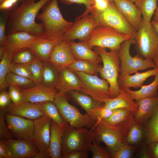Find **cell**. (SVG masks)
<instances>
[{"label": "cell", "instance_id": "1", "mask_svg": "<svg viewBox=\"0 0 158 158\" xmlns=\"http://www.w3.org/2000/svg\"><path fill=\"white\" fill-rule=\"evenodd\" d=\"M50 0H22L20 5L10 14L8 22L9 34L24 31L43 38L42 23H36L35 18L40 10Z\"/></svg>", "mask_w": 158, "mask_h": 158}, {"label": "cell", "instance_id": "2", "mask_svg": "<svg viewBox=\"0 0 158 158\" xmlns=\"http://www.w3.org/2000/svg\"><path fill=\"white\" fill-rule=\"evenodd\" d=\"M42 9V12L38 13L36 18L42 23L43 38L58 41L62 40L73 23L64 19L59 6L58 0H50Z\"/></svg>", "mask_w": 158, "mask_h": 158}, {"label": "cell", "instance_id": "3", "mask_svg": "<svg viewBox=\"0 0 158 158\" xmlns=\"http://www.w3.org/2000/svg\"><path fill=\"white\" fill-rule=\"evenodd\" d=\"M94 50L100 56L102 66L100 65L99 73L108 82L110 91L114 98L120 94L121 89L118 80L120 75L121 62L118 50L107 51L104 48L95 47Z\"/></svg>", "mask_w": 158, "mask_h": 158}, {"label": "cell", "instance_id": "4", "mask_svg": "<svg viewBox=\"0 0 158 158\" xmlns=\"http://www.w3.org/2000/svg\"><path fill=\"white\" fill-rule=\"evenodd\" d=\"M62 158L72 152L90 150L95 140L93 131L86 127L77 128L69 124L63 129Z\"/></svg>", "mask_w": 158, "mask_h": 158}, {"label": "cell", "instance_id": "5", "mask_svg": "<svg viewBox=\"0 0 158 158\" xmlns=\"http://www.w3.org/2000/svg\"><path fill=\"white\" fill-rule=\"evenodd\" d=\"M135 43L133 38L126 40L121 43L118 50L121 62L120 75H131L140 70L156 68L152 59L144 58L137 54L134 57L131 56L130 47Z\"/></svg>", "mask_w": 158, "mask_h": 158}, {"label": "cell", "instance_id": "6", "mask_svg": "<svg viewBox=\"0 0 158 158\" xmlns=\"http://www.w3.org/2000/svg\"><path fill=\"white\" fill-rule=\"evenodd\" d=\"M53 102L63 119L72 126L77 128L86 127L92 130L96 122L87 113L81 114L70 104L66 94L57 92Z\"/></svg>", "mask_w": 158, "mask_h": 158}, {"label": "cell", "instance_id": "7", "mask_svg": "<svg viewBox=\"0 0 158 158\" xmlns=\"http://www.w3.org/2000/svg\"><path fill=\"white\" fill-rule=\"evenodd\" d=\"M132 38L110 27L98 26L92 32L88 39L84 42L91 48L98 47L118 50L121 43Z\"/></svg>", "mask_w": 158, "mask_h": 158}, {"label": "cell", "instance_id": "8", "mask_svg": "<svg viewBox=\"0 0 158 158\" xmlns=\"http://www.w3.org/2000/svg\"><path fill=\"white\" fill-rule=\"evenodd\" d=\"M137 54L153 59L158 49V35L151 22L143 18L134 38Z\"/></svg>", "mask_w": 158, "mask_h": 158}, {"label": "cell", "instance_id": "9", "mask_svg": "<svg viewBox=\"0 0 158 158\" xmlns=\"http://www.w3.org/2000/svg\"><path fill=\"white\" fill-rule=\"evenodd\" d=\"M98 21L99 26L110 27L134 39L137 31L131 25L116 8L113 1L102 12L91 13Z\"/></svg>", "mask_w": 158, "mask_h": 158}, {"label": "cell", "instance_id": "10", "mask_svg": "<svg viewBox=\"0 0 158 158\" xmlns=\"http://www.w3.org/2000/svg\"><path fill=\"white\" fill-rule=\"evenodd\" d=\"M91 130L94 132L95 140L104 143L110 153L117 151L125 144L124 126H112L102 120L96 122Z\"/></svg>", "mask_w": 158, "mask_h": 158}, {"label": "cell", "instance_id": "11", "mask_svg": "<svg viewBox=\"0 0 158 158\" xmlns=\"http://www.w3.org/2000/svg\"><path fill=\"white\" fill-rule=\"evenodd\" d=\"M75 72L81 82V92L103 103L108 99L114 98L110 91L109 84L105 79L100 78L97 75Z\"/></svg>", "mask_w": 158, "mask_h": 158}, {"label": "cell", "instance_id": "12", "mask_svg": "<svg viewBox=\"0 0 158 158\" xmlns=\"http://www.w3.org/2000/svg\"><path fill=\"white\" fill-rule=\"evenodd\" d=\"M51 120L45 114L33 120L34 129L33 143L37 146L40 151L35 158H50V126Z\"/></svg>", "mask_w": 158, "mask_h": 158}, {"label": "cell", "instance_id": "13", "mask_svg": "<svg viewBox=\"0 0 158 158\" xmlns=\"http://www.w3.org/2000/svg\"><path fill=\"white\" fill-rule=\"evenodd\" d=\"M99 24L94 16L89 14L80 16L70 28L64 35L62 40L67 42L78 40L85 42L89 38L92 32Z\"/></svg>", "mask_w": 158, "mask_h": 158}, {"label": "cell", "instance_id": "14", "mask_svg": "<svg viewBox=\"0 0 158 158\" xmlns=\"http://www.w3.org/2000/svg\"><path fill=\"white\" fill-rule=\"evenodd\" d=\"M6 124L13 138L33 142L34 121L18 116L6 113Z\"/></svg>", "mask_w": 158, "mask_h": 158}, {"label": "cell", "instance_id": "15", "mask_svg": "<svg viewBox=\"0 0 158 158\" xmlns=\"http://www.w3.org/2000/svg\"><path fill=\"white\" fill-rule=\"evenodd\" d=\"M76 60L68 42L62 40L53 49L49 62L59 72L68 67Z\"/></svg>", "mask_w": 158, "mask_h": 158}, {"label": "cell", "instance_id": "16", "mask_svg": "<svg viewBox=\"0 0 158 158\" xmlns=\"http://www.w3.org/2000/svg\"><path fill=\"white\" fill-rule=\"evenodd\" d=\"M4 142L8 148L10 158H35L40 152L37 146L28 140L13 138Z\"/></svg>", "mask_w": 158, "mask_h": 158}, {"label": "cell", "instance_id": "17", "mask_svg": "<svg viewBox=\"0 0 158 158\" xmlns=\"http://www.w3.org/2000/svg\"><path fill=\"white\" fill-rule=\"evenodd\" d=\"M23 101L33 103L50 101L53 102L57 92L55 87H46L42 85H36L28 89L20 90Z\"/></svg>", "mask_w": 158, "mask_h": 158}, {"label": "cell", "instance_id": "18", "mask_svg": "<svg viewBox=\"0 0 158 158\" xmlns=\"http://www.w3.org/2000/svg\"><path fill=\"white\" fill-rule=\"evenodd\" d=\"M113 2L128 23L137 31L143 19L139 8L134 2L128 0H114Z\"/></svg>", "mask_w": 158, "mask_h": 158}, {"label": "cell", "instance_id": "19", "mask_svg": "<svg viewBox=\"0 0 158 158\" xmlns=\"http://www.w3.org/2000/svg\"><path fill=\"white\" fill-rule=\"evenodd\" d=\"M6 110V113L33 121L46 114L35 103L28 102L11 103Z\"/></svg>", "mask_w": 158, "mask_h": 158}, {"label": "cell", "instance_id": "20", "mask_svg": "<svg viewBox=\"0 0 158 158\" xmlns=\"http://www.w3.org/2000/svg\"><path fill=\"white\" fill-rule=\"evenodd\" d=\"M138 108L134 114V118L138 124H146L158 108V96L136 100Z\"/></svg>", "mask_w": 158, "mask_h": 158}, {"label": "cell", "instance_id": "21", "mask_svg": "<svg viewBox=\"0 0 158 158\" xmlns=\"http://www.w3.org/2000/svg\"><path fill=\"white\" fill-rule=\"evenodd\" d=\"M57 89V92L65 94L72 90L81 92V82L76 73L68 67L59 72V83Z\"/></svg>", "mask_w": 158, "mask_h": 158}, {"label": "cell", "instance_id": "22", "mask_svg": "<svg viewBox=\"0 0 158 158\" xmlns=\"http://www.w3.org/2000/svg\"><path fill=\"white\" fill-rule=\"evenodd\" d=\"M38 37L28 32L19 31L9 34L7 36L6 48L13 54L29 48Z\"/></svg>", "mask_w": 158, "mask_h": 158}, {"label": "cell", "instance_id": "23", "mask_svg": "<svg viewBox=\"0 0 158 158\" xmlns=\"http://www.w3.org/2000/svg\"><path fill=\"white\" fill-rule=\"evenodd\" d=\"M157 73L158 68H156L143 72H137L133 75L120 74L118 80V85L121 90L141 87L147 78L155 75Z\"/></svg>", "mask_w": 158, "mask_h": 158}, {"label": "cell", "instance_id": "24", "mask_svg": "<svg viewBox=\"0 0 158 158\" xmlns=\"http://www.w3.org/2000/svg\"><path fill=\"white\" fill-rule=\"evenodd\" d=\"M68 42L76 60H87L97 65L102 62L99 55L84 42H76L74 41Z\"/></svg>", "mask_w": 158, "mask_h": 158}, {"label": "cell", "instance_id": "25", "mask_svg": "<svg viewBox=\"0 0 158 158\" xmlns=\"http://www.w3.org/2000/svg\"><path fill=\"white\" fill-rule=\"evenodd\" d=\"M59 42L38 37L31 43L29 48L37 59L43 62H47L53 49Z\"/></svg>", "mask_w": 158, "mask_h": 158}, {"label": "cell", "instance_id": "26", "mask_svg": "<svg viewBox=\"0 0 158 158\" xmlns=\"http://www.w3.org/2000/svg\"><path fill=\"white\" fill-rule=\"evenodd\" d=\"M50 131V158H62L63 130L55 121L51 120Z\"/></svg>", "mask_w": 158, "mask_h": 158}, {"label": "cell", "instance_id": "27", "mask_svg": "<svg viewBox=\"0 0 158 158\" xmlns=\"http://www.w3.org/2000/svg\"><path fill=\"white\" fill-rule=\"evenodd\" d=\"M104 105L112 110L118 108L125 109L134 114L137 111L138 106L134 100L130 98L123 90H121L119 95L115 97L108 99Z\"/></svg>", "mask_w": 158, "mask_h": 158}, {"label": "cell", "instance_id": "28", "mask_svg": "<svg viewBox=\"0 0 158 158\" xmlns=\"http://www.w3.org/2000/svg\"><path fill=\"white\" fill-rule=\"evenodd\" d=\"M124 126L125 144L130 145L138 144L145 134V131L142 126L135 121L134 115Z\"/></svg>", "mask_w": 158, "mask_h": 158}, {"label": "cell", "instance_id": "29", "mask_svg": "<svg viewBox=\"0 0 158 158\" xmlns=\"http://www.w3.org/2000/svg\"><path fill=\"white\" fill-rule=\"evenodd\" d=\"M154 76V79L152 82L147 85H143L138 90L134 91L129 88L123 90L133 100H138L158 96V73Z\"/></svg>", "mask_w": 158, "mask_h": 158}, {"label": "cell", "instance_id": "30", "mask_svg": "<svg viewBox=\"0 0 158 158\" xmlns=\"http://www.w3.org/2000/svg\"><path fill=\"white\" fill-rule=\"evenodd\" d=\"M67 93H68L70 97L83 108L88 114L91 109L104 104V103L97 101L90 96L82 93L77 90H71Z\"/></svg>", "mask_w": 158, "mask_h": 158}, {"label": "cell", "instance_id": "31", "mask_svg": "<svg viewBox=\"0 0 158 158\" xmlns=\"http://www.w3.org/2000/svg\"><path fill=\"white\" fill-rule=\"evenodd\" d=\"M38 107L63 129L69 124L63 118L54 102L50 101L35 103Z\"/></svg>", "mask_w": 158, "mask_h": 158}, {"label": "cell", "instance_id": "32", "mask_svg": "<svg viewBox=\"0 0 158 158\" xmlns=\"http://www.w3.org/2000/svg\"><path fill=\"white\" fill-rule=\"evenodd\" d=\"M59 83V72L49 62H43L41 85L57 89Z\"/></svg>", "mask_w": 158, "mask_h": 158}, {"label": "cell", "instance_id": "33", "mask_svg": "<svg viewBox=\"0 0 158 158\" xmlns=\"http://www.w3.org/2000/svg\"><path fill=\"white\" fill-rule=\"evenodd\" d=\"M133 115V113L125 109L118 108L113 110L111 115L103 120L112 126H124Z\"/></svg>", "mask_w": 158, "mask_h": 158}, {"label": "cell", "instance_id": "34", "mask_svg": "<svg viewBox=\"0 0 158 158\" xmlns=\"http://www.w3.org/2000/svg\"><path fill=\"white\" fill-rule=\"evenodd\" d=\"M13 53L6 48L0 62V91L5 90L8 86L6 81V76L9 72Z\"/></svg>", "mask_w": 158, "mask_h": 158}, {"label": "cell", "instance_id": "35", "mask_svg": "<svg viewBox=\"0 0 158 158\" xmlns=\"http://www.w3.org/2000/svg\"><path fill=\"white\" fill-rule=\"evenodd\" d=\"M6 79L8 86H14L20 90L28 89L36 85L32 79L11 72L8 73Z\"/></svg>", "mask_w": 158, "mask_h": 158}, {"label": "cell", "instance_id": "36", "mask_svg": "<svg viewBox=\"0 0 158 158\" xmlns=\"http://www.w3.org/2000/svg\"><path fill=\"white\" fill-rule=\"evenodd\" d=\"M100 65H97L87 60H76L68 67L75 72L84 73L89 75H97Z\"/></svg>", "mask_w": 158, "mask_h": 158}, {"label": "cell", "instance_id": "37", "mask_svg": "<svg viewBox=\"0 0 158 158\" xmlns=\"http://www.w3.org/2000/svg\"><path fill=\"white\" fill-rule=\"evenodd\" d=\"M158 0H136L134 3L142 13L143 18L151 22L152 18L157 8Z\"/></svg>", "mask_w": 158, "mask_h": 158}, {"label": "cell", "instance_id": "38", "mask_svg": "<svg viewBox=\"0 0 158 158\" xmlns=\"http://www.w3.org/2000/svg\"><path fill=\"white\" fill-rule=\"evenodd\" d=\"M145 131L147 144L158 141V108L146 124Z\"/></svg>", "mask_w": 158, "mask_h": 158}, {"label": "cell", "instance_id": "39", "mask_svg": "<svg viewBox=\"0 0 158 158\" xmlns=\"http://www.w3.org/2000/svg\"><path fill=\"white\" fill-rule=\"evenodd\" d=\"M36 58L32 51L28 48L14 53L11 63L27 64Z\"/></svg>", "mask_w": 158, "mask_h": 158}, {"label": "cell", "instance_id": "40", "mask_svg": "<svg viewBox=\"0 0 158 158\" xmlns=\"http://www.w3.org/2000/svg\"><path fill=\"white\" fill-rule=\"evenodd\" d=\"M28 64L33 81L36 85H40L43 73V62L36 58Z\"/></svg>", "mask_w": 158, "mask_h": 158}, {"label": "cell", "instance_id": "41", "mask_svg": "<svg viewBox=\"0 0 158 158\" xmlns=\"http://www.w3.org/2000/svg\"><path fill=\"white\" fill-rule=\"evenodd\" d=\"M112 112L113 110L106 107L104 104L91 109L88 114L97 122L108 118Z\"/></svg>", "mask_w": 158, "mask_h": 158}, {"label": "cell", "instance_id": "42", "mask_svg": "<svg viewBox=\"0 0 158 158\" xmlns=\"http://www.w3.org/2000/svg\"><path fill=\"white\" fill-rule=\"evenodd\" d=\"M6 109H0V139L7 141L13 139L6 124L5 119Z\"/></svg>", "mask_w": 158, "mask_h": 158}, {"label": "cell", "instance_id": "43", "mask_svg": "<svg viewBox=\"0 0 158 158\" xmlns=\"http://www.w3.org/2000/svg\"><path fill=\"white\" fill-rule=\"evenodd\" d=\"M100 142L94 140L92 144L90 150L92 153V158H111L110 153L107 149L101 146Z\"/></svg>", "mask_w": 158, "mask_h": 158}, {"label": "cell", "instance_id": "44", "mask_svg": "<svg viewBox=\"0 0 158 158\" xmlns=\"http://www.w3.org/2000/svg\"><path fill=\"white\" fill-rule=\"evenodd\" d=\"M136 147L133 146L125 144L116 151L110 152L111 158H131L135 151Z\"/></svg>", "mask_w": 158, "mask_h": 158}, {"label": "cell", "instance_id": "45", "mask_svg": "<svg viewBox=\"0 0 158 158\" xmlns=\"http://www.w3.org/2000/svg\"><path fill=\"white\" fill-rule=\"evenodd\" d=\"M9 72H11L18 75L28 78L32 80L31 74L28 64L11 63Z\"/></svg>", "mask_w": 158, "mask_h": 158}, {"label": "cell", "instance_id": "46", "mask_svg": "<svg viewBox=\"0 0 158 158\" xmlns=\"http://www.w3.org/2000/svg\"><path fill=\"white\" fill-rule=\"evenodd\" d=\"M3 11L0 16V45L6 46L7 40V36L6 35V26L10 13L7 11Z\"/></svg>", "mask_w": 158, "mask_h": 158}, {"label": "cell", "instance_id": "47", "mask_svg": "<svg viewBox=\"0 0 158 158\" xmlns=\"http://www.w3.org/2000/svg\"><path fill=\"white\" fill-rule=\"evenodd\" d=\"M111 1L109 0H94L93 3L90 8L80 16H83L96 12H100L104 11L109 7Z\"/></svg>", "mask_w": 158, "mask_h": 158}, {"label": "cell", "instance_id": "48", "mask_svg": "<svg viewBox=\"0 0 158 158\" xmlns=\"http://www.w3.org/2000/svg\"><path fill=\"white\" fill-rule=\"evenodd\" d=\"M9 86L8 93L13 102L17 104L23 102V97L21 91L14 86L11 85Z\"/></svg>", "mask_w": 158, "mask_h": 158}, {"label": "cell", "instance_id": "49", "mask_svg": "<svg viewBox=\"0 0 158 158\" xmlns=\"http://www.w3.org/2000/svg\"><path fill=\"white\" fill-rule=\"evenodd\" d=\"M62 3L66 5H70L73 4H83L86 9L85 11L89 10L92 5L94 0H59Z\"/></svg>", "mask_w": 158, "mask_h": 158}, {"label": "cell", "instance_id": "50", "mask_svg": "<svg viewBox=\"0 0 158 158\" xmlns=\"http://www.w3.org/2000/svg\"><path fill=\"white\" fill-rule=\"evenodd\" d=\"M11 100L8 93L5 90L1 91L0 93V109H6L11 104Z\"/></svg>", "mask_w": 158, "mask_h": 158}, {"label": "cell", "instance_id": "51", "mask_svg": "<svg viewBox=\"0 0 158 158\" xmlns=\"http://www.w3.org/2000/svg\"><path fill=\"white\" fill-rule=\"evenodd\" d=\"M150 158H158V141L147 144Z\"/></svg>", "mask_w": 158, "mask_h": 158}, {"label": "cell", "instance_id": "52", "mask_svg": "<svg viewBox=\"0 0 158 158\" xmlns=\"http://www.w3.org/2000/svg\"><path fill=\"white\" fill-rule=\"evenodd\" d=\"M88 151L86 150H77L69 153L63 158H87L88 157Z\"/></svg>", "mask_w": 158, "mask_h": 158}, {"label": "cell", "instance_id": "53", "mask_svg": "<svg viewBox=\"0 0 158 158\" xmlns=\"http://www.w3.org/2000/svg\"><path fill=\"white\" fill-rule=\"evenodd\" d=\"M0 158H10L8 147L5 142L0 140Z\"/></svg>", "mask_w": 158, "mask_h": 158}, {"label": "cell", "instance_id": "54", "mask_svg": "<svg viewBox=\"0 0 158 158\" xmlns=\"http://www.w3.org/2000/svg\"><path fill=\"white\" fill-rule=\"evenodd\" d=\"M15 4L10 0H4L0 3L1 11H8L13 7Z\"/></svg>", "mask_w": 158, "mask_h": 158}, {"label": "cell", "instance_id": "55", "mask_svg": "<svg viewBox=\"0 0 158 158\" xmlns=\"http://www.w3.org/2000/svg\"><path fill=\"white\" fill-rule=\"evenodd\" d=\"M140 155V157L142 158H150L148 153L147 144L146 143L143 147Z\"/></svg>", "mask_w": 158, "mask_h": 158}, {"label": "cell", "instance_id": "56", "mask_svg": "<svg viewBox=\"0 0 158 158\" xmlns=\"http://www.w3.org/2000/svg\"><path fill=\"white\" fill-rule=\"evenodd\" d=\"M6 49V46H0V59L2 58L5 53Z\"/></svg>", "mask_w": 158, "mask_h": 158}, {"label": "cell", "instance_id": "57", "mask_svg": "<svg viewBox=\"0 0 158 158\" xmlns=\"http://www.w3.org/2000/svg\"><path fill=\"white\" fill-rule=\"evenodd\" d=\"M154 14V16L152 21L158 23V6L157 7Z\"/></svg>", "mask_w": 158, "mask_h": 158}, {"label": "cell", "instance_id": "58", "mask_svg": "<svg viewBox=\"0 0 158 158\" xmlns=\"http://www.w3.org/2000/svg\"><path fill=\"white\" fill-rule=\"evenodd\" d=\"M153 60L155 63L156 67L158 68V49L154 57Z\"/></svg>", "mask_w": 158, "mask_h": 158}, {"label": "cell", "instance_id": "59", "mask_svg": "<svg viewBox=\"0 0 158 158\" xmlns=\"http://www.w3.org/2000/svg\"><path fill=\"white\" fill-rule=\"evenodd\" d=\"M151 23L158 35V23L154 22L152 21Z\"/></svg>", "mask_w": 158, "mask_h": 158}, {"label": "cell", "instance_id": "60", "mask_svg": "<svg viewBox=\"0 0 158 158\" xmlns=\"http://www.w3.org/2000/svg\"><path fill=\"white\" fill-rule=\"evenodd\" d=\"M15 5L17 3V2L20 0H10Z\"/></svg>", "mask_w": 158, "mask_h": 158}, {"label": "cell", "instance_id": "61", "mask_svg": "<svg viewBox=\"0 0 158 158\" xmlns=\"http://www.w3.org/2000/svg\"><path fill=\"white\" fill-rule=\"evenodd\" d=\"M129 0L130 1H132V2H133L134 3L136 0Z\"/></svg>", "mask_w": 158, "mask_h": 158}, {"label": "cell", "instance_id": "62", "mask_svg": "<svg viewBox=\"0 0 158 158\" xmlns=\"http://www.w3.org/2000/svg\"><path fill=\"white\" fill-rule=\"evenodd\" d=\"M4 0H0V3L2 1H3Z\"/></svg>", "mask_w": 158, "mask_h": 158}, {"label": "cell", "instance_id": "63", "mask_svg": "<svg viewBox=\"0 0 158 158\" xmlns=\"http://www.w3.org/2000/svg\"><path fill=\"white\" fill-rule=\"evenodd\" d=\"M110 1H113L114 0H109Z\"/></svg>", "mask_w": 158, "mask_h": 158}, {"label": "cell", "instance_id": "64", "mask_svg": "<svg viewBox=\"0 0 158 158\" xmlns=\"http://www.w3.org/2000/svg\"></svg>", "mask_w": 158, "mask_h": 158}]
</instances>
